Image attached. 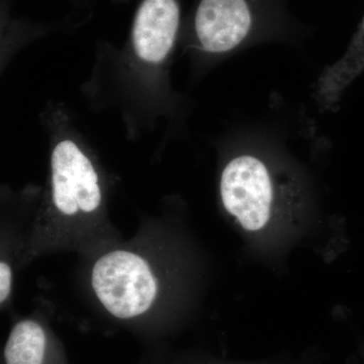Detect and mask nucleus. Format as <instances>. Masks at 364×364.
Returning a JSON list of instances; mask_svg holds the SVG:
<instances>
[{"instance_id": "1", "label": "nucleus", "mask_w": 364, "mask_h": 364, "mask_svg": "<svg viewBox=\"0 0 364 364\" xmlns=\"http://www.w3.org/2000/svg\"><path fill=\"white\" fill-rule=\"evenodd\" d=\"M92 287L105 308L123 320L147 312L157 294L149 264L128 251H114L97 260Z\"/></svg>"}, {"instance_id": "2", "label": "nucleus", "mask_w": 364, "mask_h": 364, "mask_svg": "<svg viewBox=\"0 0 364 364\" xmlns=\"http://www.w3.org/2000/svg\"><path fill=\"white\" fill-rule=\"evenodd\" d=\"M51 154L53 203L60 213H92L102 203L100 177L76 136L61 134Z\"/></svg>"}, {"instance_id": "3", "label": "nucleus", "mask_w": 364, "mask_h": 364, "mask_svg": "<svg viewBox=\"0 0 364 364\" xmlns=\"http://www.w3.org/2000/svg\"><path fill=\"white\" fill-rule=\"evenodd\" d=\"M223 205L244 229H263L272 215V177L264 163L251 155L232 159L221 176Z\"/></svg>"}, {"instance_id": "4", "label": "nucleus", "mask_w": 364, "mask_h": 364, "mask_svg": "<svg viewBox=\"0 0 364 364\" xmlns=\"http://www.w3.org/2000/svg\"><path fill=\"white\" fill-rule=\"evenodd\" d=\"M255 0H196L189 35L203 51L223 54L246 41L258 21Z\"/></svg>"}, {"instance_id": "5", "label": "nucleus", "mask_w": 364, "mask_h": 364, "mask_svg": "<svg viewBox=\"0 0 364 364\" xmlns=\"http://www.w3.org/2000/svg\"><path fill=\"white\" fill-rule=\"evenodd\" d=\"M181 0H141L132 23L129 45L136 61L161 65L181 30Z\"/></svg>"}, {"instance_id": "6", "label": "nucleus", "mask_w": 364, "mask_h": 364, "mask_svg": "<svg viewBox=\"0 0 364 364\" xmlns=\"http://www.w3.org/2000/svg\"><path fill=\"white\" fill-rule=\"evenodd\" d=\"M42 325L23 320L14 326L4 346V364H62Z\"/></svg>"}, {"instance_id": "7", "label": "nucleus", "mask_w": 364, "mask_h": 364, "mask_svg": "<svg viewBox=\"0 0 364 364\" xmlns=\"http://www.w3.org/2000/svg\"><path fill=\"white\" fill-rule=\"evenodd\" d=\"M11 277H13V273L11 267L2 261L0 263V301L1 304L6 301L7 296L11 294Z\"/></svg>"}, {"instance_id": "8", "label": "nucleus", "mask_w": 364, "mask_h": 364, "mask_svg": "<svg viewBox=\"0 0 364 364\" xmlns=\"http://www.w3.org/2000/svg\"><path fill=\"white\" fill-rule=\"evenodd\" d=\"M72 1H75V2H86V1H88V0H72ZM114 1H117V2H119V1H126V0H114Z\"/></svg>"}]
</instances>
